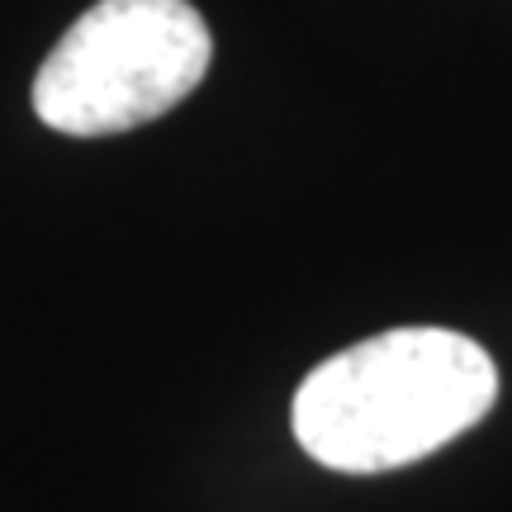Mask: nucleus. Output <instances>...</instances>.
<instances>
[{"label": "nucleus", "instance_id": "f257e3e1", "mask_svg": "<svg viewBox=\"0 0 512 512\" xmlns=\"http://www.w3.org/2000/svg\"><path fill=\"white\" fill-rule=\"evenodd\" d=\"M498 399V366L451 328H394L328 356L290 408L304 456L337 475H384L451 446Z\"/></svg>", "mask_w": 512, "mask_h": 512}, {"label": "nucleus", "instance_id": "f03ea898", "mask_svg": "<svg viewBox=\"0 0 512 512\" xmlns=\"http://www.w3.org/2000/svg\"><path fill=\"white\" fill-rule=\"evenodd\" d=\"M214 62V38L190 0H100L34 76V114L67 138H105L162 119Z\"/></svg>", "mask_w": 512, "mask_h": 512}]
</instances>
